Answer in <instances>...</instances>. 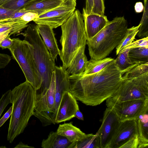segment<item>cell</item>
I'll list each match as a JSON object with an SVG mask.
<instances>
[{
    "instance_id": "obj_1",
    "label": "cell",
    "mask_w": 148,
    "mask_h": 148,
    "mask_svg": "<svg viewBox=\"0 0 148 148\" xmlns=\"http://www.w3.org/2000/svg\"><path fill=\"white\" fill-rule=\"evenodd\" d=\"M123 75L114 60L96 73L70 75L69 92L77 100L87 106H96L113 96L123 81Z\"/></svg>"
},
{
    "instance_id": "obj_2",
    "label": "cell",
    "mask_w": 148,
    "mask_h": 148,
    "mask_svg": "<svg viewBox=\"0 0 148 148\" xmlns=\"http://www.w3.org/2000/svg\"><path fill=\"white\" fill-rule=\"evenodd\" d=\"M35 97L34 88L26 80L11 90L10 99L13 110L7 137L10 143L23 132L33 115Z\"/></svg>"
},
{
    "instance_id": "obj_3",
    "label": "cell",
    "mask_w": 148,
    "mask_h": 148,
    "mask_svg": "<svg viewBox=\"0 0 148 148\" xmlns=\"http://www.w3.org/2000/svg\"><path fill=\"white\" fill-rule=\"evenodd\" d=\"M20 34L24 37L29 48L37 68L41 77L42 82L40 88L35 91V99L43 96L48 89L52 73L56 66L49 52L40 37L37 25H28L24 33Z\"/></svg>"
},
{
    "instance_id": "obj_4",
    "label": "cell",
    "mask_w": 148,
    "mask_h": 148,
    "mask_svg": "<svg viewBox=\"0 0 148 148\" xmlns=\"http://www.w3.org/2000/svg\"><path fill=\"white\" fill-rule=\"evenodd\" d=\"M128 26L124 16L116 17L91 39L87 40L90 59L97 60L106 58L124 38Z\"/></svg>"
},
{
    "instance_id": "obj_5",
    "label": "cell",
    "mask_w": 148,
    "mask_h": 148,
    "mask_svg": "<svg viewBox=\"0 0 148 148\" xmlns=\"http://www.w3.org/2000/svg\"><path fill=\"white\" fill-rule=\"evenodd\" d=\"M61 26L62 34L60 42L62 48L59 56L62 66L66 70L79 49L86 44L82 14L78 10H75Z\"/></svg>"
},
{
    "instance_id": "obj_6",
    "label": "cell",
    "mask_w": 148,
    "mask_h": 148,
    "mask_svg": "<svg viewBox=\"0 0 148 148\" xmlns=\"http://www.w3.org/2000/svg\"><path fill=\"white\" fill-rule=\"evenodd\" d=\"M12 39L13 44L8 49L12 57L18 63L26 80L31 84L36 91L40 88L42 80L27 42L18 38Z\"/></svg>"
},
{
    "instance_id": "obj_7",
    "label": "cell",
    "mask_w": 148,
    "mask_h": 148,
    "mask_svg": "<svg viewBox=\"0 0 148 148\" xmlns=\"http://www.w3.org/2000/svg\"><path fill=\"white\" fill-rule=\"evenodd\" d=\"M136 99H148V72L123 80L116 92L106 102L117 103Z\"/></svg>"
},
{
    "instance_id": "obj_8",
    "label": "cell",
    "mask_w": 148,
    "mask_h": 148,
    "mask_svg": "<svg viewBox=\"0 0 148 148\" xmlns=\"http://www.w3.org/2000/svg\"><path fill=\"white\" fill-rule=\"evenodd\" d=\"M76 5V0H63L60 5L39 15L33 21L37 25L56 28L61 26L74 12Z\"/></svg>"
},
{
    "instance_id": "obj_9",
    "label": "cell",
    "mask_w": 148,
    "mask_h": 148,
    "mask_svg": "<svg viewBox=\"0 0 148 148\" xmlns=\"http://www.w3.org/2000/svg\"><path fill=\"white\" fill-rule=\"evenodd\" d=\"M119 121L136 119L140 115L148 112V99H136L113 103L106 102Z\"/></svg>"
},
{
    "instance_id": "obj_10",
    "label": "cell",
    "mask_w": 148,
    "mask_h": 148,
    "mask_svg": "<svg viewBox=\"0 0 148 148\" xmlns=\"http://www.w3.org/2000/svg\"><path fill=\"white\" fill-rule=\"evenodd\" d=\"M137 134L136 119L119 121L107 148H120L127 140Z\"/></svg>"
},
{
    "instance_id": "obj_11",
    "label": "cell",
    "mask_w": 148,
    "mask_h": 148,
    "mask_svg": "<svg viewBox=\"0 0 148 148\" xmlns=\"http://www.w3.org/2000/svg\"><path fill=\"white\" fill-rule=\"evenodd\" d=\"M119 121L112 109L107 107L104 112L102 124L97 132L100 148H107Z\"/></svg>"
},
{
    "instance_id": "obj_12",
    "label": "cell",
    "mask_w": 148,
    "mask_h": 148,
    "mask_svg": "<svg viewBox=\"0 0 148 148\" xmlns=\"http://www.w3.org/2000/svg\"><path fill=\"white\" fill-rule=\"evenodd\" d=\"M79 109L77 100L69 91L63 94L56 114L55 122L58 123L68 121L75 117V114Z\"/></svg>"
},
{
    "instance_id": "obj_13",
    "label": "cell",
    "mask_w": 148,
    "mask_h": 148,
    "mask_svg": "<svg viewBox=\"0 0 148 148\" xmlns=\"http://www.w3.org/2000/svg\"><path fill=\"white\" fill-rule=\"evenodd\" d=\"M87 40L90 39L102 29L109 21L106 16L91 13L86 14L83 12Z\"/></svg>"
},
{
    "instance_id": "obj_14",
    "label": "cell",
    "mask_w": 148,
    "mask_h": 148,
    "mask_svg": "<svg viewBox=\"0 0 148 148\" xmlns=\"http://www.w3.org/2000/svg\"><path fill=\"white\" fill-rule=\"evenodd\" d=\"M55 78L54 71L52 73L50 86L46 93L39 99L35 100L34 112H50L55 114Z\"/></svg>"
},
{
    "instance_id": "obj_15",
    "label": "cell",
    "mask_w": 148,
    "mask_h": 148,
    "mask_svg": "<svg viewBox=\"0 0 148 148\" xmlns=\"http://www.w3.org/2000/svg\"><path fill=\"white\" fill-rule=\"evenodd\" d=\"M55 78L56 113L59 105L63 94L69 91V76L66 70L62 66H55L54 71Z\"/></svg>"
},
{
    "instance_id": "obj_16",
    "label": "cell",
    "mask_w": 148,
    "mask_h": 148,
    "mask_svg": "<svg viewBox=\"0 0 148 148\" xmlns=\"http://www.w3.org/2000/svg\"><path fill=\"white\" fill-rule=\"evenodd\" d=\"M38 31L48 49L53 60L55 62L58 55H60L59 49L53 29L45 25H37Z\"/></svg>"
},
{
    "instance_id": "obj_17",
    "label": "cell",
    "mask_w": 148,
    "mask_h": 148,
    "mask_svg": "<svg viewBox=\"0 0 148 148\" xmlns=\"http://www.w3.org/2000/svg\"><path fill=\"white\" fill-rule=\"evenodd\" d=\"M63 1V0H32L19 11L35 13L39 15L60 5Z\"/></svg>"
},
{
    "instance_id": "obj_18",
    "label": "cell",
    "mask_w": 148,
    "mask_h": 148,
    "mask_svg": "<svg viewBox=\"0 0 148 148\" xmlns=\"http://www.w3.org/2000/svg\"><path fill=\"white\" fill-rule=\"evenodd\" d=\"M56 132L58 134L66 138L71 143L81 141L87 135L73 125L72 122L60 124Z\"/></svg>"
},
{
    "instance_id": "obj_19",
    "label": "cell",
    "mask_w": 148,
    "mask_h": 148,
    "mask_svg": "<svg viewBox=\"0 0 148 148\" xmlns=\"http://www.w3.org/2000/svg\"><path fill=\"white\" fill-rule=\"evenodd\" d=\"M86 45L80 47L66 71L70 75H81L84 72L88 61L85 53Z\"/></svg>"
},
{
    "instance_id": "obj_20",
    "label": "cell",
    "mask_w": 148,
    "mask_h": 148,
    "mask_svg": "<svg viewBox=\"0 0 148 148\" xmlns=\"http://www.w3.org/2000/svg\"><path fill=\"white\" fill-rule=\"evenodd\" d=\"M71 143L57 132L51 131L47 138L42 140L41 147L43 148H70Z\"/></svg>"
},
{
    "instance_id": "obj_21",
    "label": "cell",
    "mask_w": 148,
    "mask_h": 148,
    "mask_svg": "<svg viewBox=\"0 0 148 148\" xmlns=\"http://www.w3.org/2000/svg\"><path fill=\"white\" fill-rule=\"evenodd\" d=\"M136 120L139 140L138 148H148V112L140 115Z\"/></svg>"
},
{
    "instance_id": "obj_22",
    "label": "cell",
    "mask_w": 148,
    "mask_h": 148,
    "mask_svg": "<svg viewBox=\"0 0 148 148\" xmlns=\"http://www.w3.org/2000/svg\"><path fill=\"white\" fill-rule=\"evenodd\" d=\"M114 60L111 58H106L97 60L90 59L87 62L84 72L81 75H77L84 76L97 73L104 69Z\"/></svg>"
},
{
    "instance_id": "obj_23",
    "label": "cell",
    "mask_w": 148,
    "mask_h": 148,
    "mask_svg": "<svg viewBox=\"0 0 148 148\" xmlns=\"http://www.w3.org/2000/svg\"><path fill=\"white\" fill-rule=\"evenodd\" d=\"M129 50V48L122 49L119 53L117 57L115 60L116 67L122 72L123 75L135 66L139 64H134L132 62L128 56Z\"/></svg>"
},
{
    "instance_id": "obj_24",
    "label": "cell",
    "mask_w": 148,
    "mask_h": 148,
    "mask_svg": "<svg viewBox=\"0 0 148 148\" xmlns=\"http://www.w3.org/2000/svg\"><path fill=\"white\" fill-rule=\"evenodd\" d=\"M128 56L134 64L148 62V47L130 48Z\"/></svg>"
},
{
    "instance_id": "obj_25",
    "label": "cell",
    "mask_w": 148,
    "mask_h": 148,
    "mask_svg": "<svg viewBox=\"0 0 148 148\" xmlns=\"http://www.w3.org/2000/svg\"><path fill=\"white\" fill-rule=\"evenodd\" d=\"M100 148L99 134H87L86 137L81 141L72 143L70 148Z\"/></svg>"
},
{
    "instance_id": "obj_26",
    "label": "cell",
    "mask_w": 148,
    "mask_h": 148,
    "mask_svg": "<svg viewBox=\"0 0 148 148\" xmlns=\"http://www.w3.org/2000/svg\"><path fill=\"white\" fill-rule=\"evenodd\" d=\"M0 23L8 25L11 27V32L9 35H15L19 34L24 29L27 27L28 23L23 20L21 18H8L0 22Z\"/></svg>"
},
{
    "instance_id": "obj_27",
    "label": "cell",
    "mask_w": 148,
    "mask_h": 148,
    "mask_svg": "<svg viewBox=\"0 0 148 148\" xmlns=\"http://www.w3.org/2000/svg\"><path fill=\"white\" fill-rule=\"evenodd\" d=\"M140 26L139 24L136 26L128 28L126 34L124 38L119 45L116 47V53L117 55L119 53L124 47L133 42L135 38L138 31V29Z\"/></svg>"
},
{
    "instance_id": "obj_28",
    "label": "cell",
    "mask_w": 148,
    "mask_h": 148,
    "mask_svg": "<svg viewBox=\"0 0 148 148\" xmlns=\"http://www.w3.org/2000/svg\"><path fill=\"white\" fill-rule=\"evenodd\" d=\"M144 9L137 33L140 38L148 37V0H144Z\"/></svg>"
},
{
    "instance_id": "obj_29",
    "label": "cell",
    "mask_w": 148,
    "mask_h": 148,
    "mask_svg": "<svg viewBox=\"0 0 148 148\" xmlns=\"http://www.w3.org/2000/svg\"><path fill=\"white\" fill-rule=\"evenodd\" d=\"M148 72V62L139 64L125 73L122 76L123 80L130 79L138 77Z\"/></svg>"
},
{
    "instance_id": "obj_30",
    "label": "cell",
    "mask_w": 148,
    "mask_h": 148,
    "mask_svg": "<svg viewBox=\"0 0 148 148\" xmlns=\"http://www.w3.org/2000/svg\"><path fill=\"white\" fill-rule=\"evenodd\" d=\"M32 0H11L4 3V8L15 11L22 10L29 2Z\"/></svg>"
},
{
    "instance_id": "obj_31",
    "label": "cell",
    "mask_w": 148,
    "mask_h": 148,
    "mask_svg": "<svg viewBox=\"0 0 148 148\" xmlns=\"http://www.w3.org/2000/svg\"><path fill=\"white\" fill-rule=\"evenodd\" d=\"M11 90H10L2 95L0 99V117L7 105L11 103L10 99Z\"/></svg>"
},
{
    "instance_id": "obj_32",
    "label": "cell",
    "mask_w": 148,
    "mask_h": 148,
    "mask_svg": "<svg viewBox=\"0 0 148 148\" xmlns=\"http://www.w3.org/2000/svg\"><path fill=\"white\" fill-rule=\"evenodd\" d=\"M94 5L92 13L104 15L105 6L104 0H94Z\"/></svg>"
},
{
    "instance_id": "obj_33",
    "label": "cell",
    "mask_w": 148,
    "mask_h": 148,
    "mask_svg": "<svg viewBox=\"0 0 148 148\" xmlns=\"http://www.w3.org/2000/svg\"><path fill=\"white\" fill-rule=\"evenodd\" d=\"M140 47H148V37L132 42L125 47L123 49Z\"/></svg>"
},
{
    "instance_id": "obj_34",
    "label": "cell",
    "mask_w": 148,
    "mask_h": 148,
    "mask_svg": "<svg viewBox=\"0 0 148 148\" xmlns=\"http://www.w3.org/2000/svg\"><path fill=\"white\" fill-rule=\"evenodd\" d=\"M139 144V140L137 134L127 140L120 148H137Z\"/></svg>"
},
{
    "instance_id": "obj_35",
    "label": "cell",
    "mask_w": 148,
    "mask_h": 148,
    "mask_svg": "<svg viewBox=\"0 0 148 148\" xmlns=\"http://www.w3.org/2000/svg\"><path fill=\"white\" fill-rule=\"evenodd\" d=\"M18 11H15L0 6V22L8 18L13 14Z\"/></svg>"
},
{
    "instance_id": "obj_36",
    "label": "cell",
    "mask_w": 148,
    "mask_h": 148,
    "mask_svg": "<svg viewBox=\"0 0 148 148\" xmlns=\"http://www.w3.org/2000/svg\"><path fill=\"white\" fill-rule=\"evenodd\" d=\"M38 16V14L36 13L27 12L23 15L21 18L22 20L28 23L31 21H33Z\"/></svg>"
},
{
    "instance_id": "obj_37",
    "label": "cell",
    "mask_w": 148,
    "mask_h": 148,
    "mask_svg": "<svg viewBox=\"0 0 148 148\" xmlns=\"http://www.w3.org/2000/svg\"><path fill=\"white\" fill-rule=\"evenodd\" d=\"M94 5V0H86L85 7L83 8V12L86 14L92 13Z\"/></svg>"
},
{
    "instance_id": "obj_38",
    "label": "cell",
    "mask_w": 148,
    "mask_h": 148,
    "mask_svg": "<svg viewBox=\"0 0 148 148\" xmlns=\"http://www.w3.org/2000/svg\"><path fill=\"white\" fill-rule=\"evenodd\" d=\"M13 43V40L10 38L9 35L1 43L0 47L3 49L7 48L8 49L12 45Z\"/></svg>"
},
{
    "instance_id": "obj_39",
    "label": "cell",
    "mask_w": 148,
    "mask_h": 148,
    "mask_svg": "<svg viewBox=\"0 0 148 148\" xmlns=\"http://www.w3.org/2000/svg\"><path fill=\"white\" fill-rule=\"evenodd\" d=\"M13 110V106H11L7 112L0 119V127L11 116Z\"/></svg>"
},
{
    "instance_id": "obj_40",
    "label": "cell",
    "mask_w": 148,
    "mask_h": 148,
    "mask_svg": "<svg viewBox=\"0 0 148 148\" xmlns=\"http://www.w3.org/2000/svg\"><path fill=\"white\" fill-rule=\"evenodd\" d=\"M144 9V6L142 2H138L135 3L134 10L136 13H139L142 12Z\"/></svg>"
},
{
    "instance_id": "obj_41",
    "label": "cell",
    "mask_w": 148,
    "mask_h": 148,
    "mask_svg": "<svg viewBox=\"0 0 148 148\" xmlns=\"http://www.w3.org/2000/svg\"><path fill=\"white\" fill-rule=\"evenodd\" d=\"M11 30H8L0 34V45L2 42L9 34Z\"/></svg>"
},
{
    "instance_id": "obj_42",
    "label": "cell",
    "mask_w": 148,
    "mask_h": 148,
    "mask_svg": "<svg viewBox=\"0 0 148 148\" xmlns=\"http://www.w3.org/2000/svg\"><path fill=\"white\" fill-rule=\"evenodd\" d=\"M11 27L10 26L5 24L0 27V34L8 30H11Z\"/></svg>"
},
{
    "instance_id": "obj_43",
    "label": "cell",
    "mask_w": 148,
    "mask_h": 148,
    "mask_svg": "<svg viewBox=\"0 0 148 148\" xmlns=\"http://www.w3.org/2000/svg\"><path fill=\"white\" fill-rule=\"evenodd\" d=\"M75 117L83 121L84 120L83 114L79 110V109L77 110L75 113Z\"/></svg>"
},
{
    "instance_id": "obj_44",
    "label": "cell",
    "mask_w": 148,
    "mask_h": 148,
    "mask_svg": "<svg viewBox=\"0 0 148 148\" xmlns=\"http://www.w3.org/2000/svg\"><path fill=\"white\" fill-rule=\"evenodd\" d=\"M15 148H34L33 147L29 146L27 145L23 144L22 142H20Z\"/></svg>"
},
{
    "instance_id": "obj_45",
    "label": "cell",
    "mask_w": 148,
    "mask_h": 148,
    "mask_svg": "<svg viewBox=\"0 0 148 148\" xmlns=\"http://www.w3.org/2000/svg\"><path fill=\"white\" fill-rule=\"evenodd\" d=\"M11 0H0V6H2L4 3Z\"/></svg>"
},
{
    "instance_id": "obj_46",
    "label": "cell",
    "mask_w": 148,
    "mask_h": 148,
    "mask_svg": "<svg viewBox=\"0 0 148 148\" xmlns=\"http://www.w3.org/2000/svg\"><path fill=\"white\" fill-rule=\"evenodd\" d=\"M5 25V24H2V23H0V26H3L4 25Z\"/></svg>"
}]
</instances>
